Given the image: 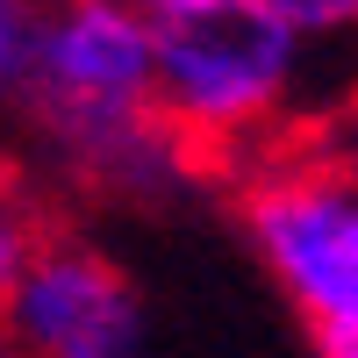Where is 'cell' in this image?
<instances>
[{"mask_svg": "<svg viewBox=\"0 0 358 358\" xmlns=\"http://www.w3.org/2000/svg\"><path fill=\"white\" fill-rule=\"evenodd\" d=\"M165 22L136 0H50L36 65L8 108L22 165L101 201H172L194 187L201 151L158 101Z\"/></svg>", "mask_w": 358, "mask_h": 358, "instance_id": "obj_1", "label": "cell"}, {"mask_svg": "<svg viewBox=\"0 0 358 358\" xmlns=\"http://www.w3.org/2000/svg\"><path fill=\"white\" fill-rule=\"evenodd\" d=\"M308 65L315 43H301L265 0H251L165 29L158 101L165 122L201 151V165H251L301 136Z\"/></svg>", "mask_w": 358, "mask_h": 358, "instance_id": "obj_2", "label": "cell"}, {"mask_svg": "<svg viewBox=\"0 0 358 358\" xmlns=\"http://www.w3.org/2000/svg\"><path fill=\"white\" fill-rule=\"evenodd\" d=\"M244 244L315 337L358 330V165L344 143L294 136L244 165Z\"/></svg>", "mask_w": 358, "mask_h": 358, "instance_id": "obj_3", "label": "cell"}, {"mask_svg": "<svg viewBox=\"0 0 358 358\" xmlns=\"http://www.w3.org/2000/svg\"><path fill=\"white\" fill-rule=\"evenodd\" d=\"M0 330L22 358H143L151 308L101 244L43 236L0 308Z\"/></svg>", "mask_w": 358, "mask_h": 358, "instance_id": "obj_4", "label": "cell"}, {"mask_svg": "<svg viewBox=\"0 0 358 358\" xmlns=\"http://www.w3.org/2000/svg\"><path fill=\"white\" fill-rule=\"evenodd\" d=\"M43 8L50 0H0V122L22 101L29 65H36V36H43Z\"/></svg>", "mask_w": 358, "mask_h": 358, "instance_id": "obj_5", "label": "cell"}, {"mask_svg": "<svg viewBox=\"0 0 358 358\" xmlns=\"http://www.w3.org/2000/svg\"><path fill=\"white\" fill-rule=\"evenodd\" d=\"M36 244H43V229H36V208H29V194L15 187L8 172H0V308H8L15 280L29 273Z\"/></svg>", "mask_w": 358, "mask_h": 358, "instance_id": "obj_6", "label": "cell"}, {"mask_svg": "<svg viewBox=\"0 0 358 358\" xmlns=\"http://www.w3.org/2000/svg\"><path fill=\"white\" fill-rule=\"evenodd\" d=\"M301 43H315V50H344V43H358V0H265Z\"/></svg>", "mask_w": 358, "mask_h": 358, "instance_id": "obj_7", "label": "cell"}, {"mask_svg": "<svg viewBox=\"0 0 358 358\" xmlns=\"http://www.w3.org/2000/svg\"><path fill=\"white\" fill-rule=\"evenodd\" d=\"M143 15H158L165 29L172 22H201V15H229V8H251V0H136Z\"/></svg>", "mask_w": 358, "mask_h": 358, "instance_id": "obj_8", "label": "cell"}, {"mask_svg": "<svg viewBox=\"0 0 358 358\" xmlns=\"http://www.w3.org/2000/svg\"><path fill=\"white\" fill-rule=\"evenodd\" d=\"M315 358H358V330H330V337H315Z\"/></svg>", "mask_w": 358, "mask_h": 358, "instance_id": "obj_9", "label": "cell"}, {"mask_svg": "<svg viewBox=\"0 0 358 358\" xmlns=\"http://www.w3.org/2000/svg\"><path fill=\"white\" fill-rule=\"evenodd\" d=\"M337 143L351 151V165H358V94H351V108H344V129H337Z\"/></svg>", "mask_w": 358, "mask_h": 358, "instance_id": "obj_10", "label": "cell"}]
</instances>
